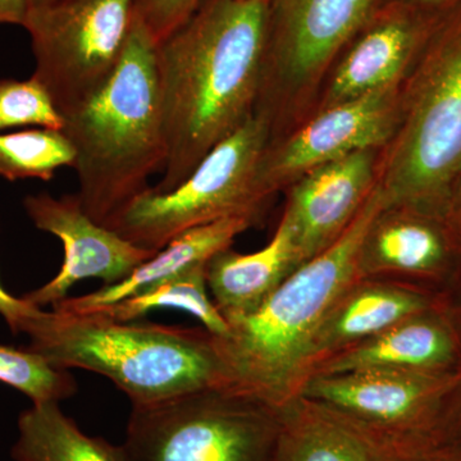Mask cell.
<instances>
[{
	"label": "cell",
	"mask_w": 461,
	"mask_h": 461,
	"mask_svg": "<svg viewBox=\"0 0 461 461\" xmlns=\"http://www.w3.org/2000/svg\"><path fill=\"white\" fill-rule=\"evenodd\" d=\"M23 206L36 229L56 236L65 249V260L56 277L23 296L38 308L62 302L77 282L87 278H99L104 285L126 280L158 253L91 220L76 195L54 198L50 194H36L26 196Z\"/></svg>",
	"instance_id": "cell-10"
},
{
	"label": "cell",
	"mask_w": 461,
	"mask_h": 461,
	"mask_svg": "<svg viewBox=\"0 0 461 461\" xmlns=\"http://www.w3.org/2000/svg\"><path fill=\"white\" fill-rule=\"evenodd\" d=\"M454 357L455 339L450 330L439 321L430 320L424 312L332 355L309 378L371 368L441 373Z\"/></svg>",
	"instance_id": "cell-19"
},
{
	"label": "cell",
	"mask_w": 461,
	"mask_h": 461,
	"mask_svg": "<svg viewBox=\"0 0 461 461\" xmlns=\"http://www.w3.org/2000/svg\"><path fill=\"white\" fill-rule=\"evenodd\" d=\"M427 311L426 296L405 285L359 278L339 297L318 330L309 355L304 382L332 355Z\"/></svg>",
	"instance_id": "cell-15"
},
{
	"label": "cell",
	"mask_w": 461,
	"mask_h": 461,
	"mask_svg": "<svg viewBox=\"0 0 461 461\" xmlns=\"http://www.w3.org/2000/svg\"><path fill=\"white\" fill-rule=\"evenodd\" d=\"M17 427L11 453L16 461H129L122 445L87 436L57 402L32 403Z\"/></svg>",
	"instance_id": "cell-21"
},
{
	"label": "cell",
	"mask_w": 461,
	"mask_h": 461,
	"mask_svg": "<svg viewBox=\"0 0 461 461\" xmlns=\"http://www.w3.org/2000/svg\"><path fill=\"white\" fill-rule=\"evenodd\" d=\"M136 0H58L30 9L33 77L60 114L83 104L113 74L135 21Z\"/></svg>",
	"instance_id": "cell-8"
},
{
	"label": "cell",
	"mask_w": 461,
	"mask_h": 461,
	"mask_svg": "<svg viewBox=\"0 0 461 461\" xmlns=\"http://www.w3.org/2000/svg\"><path fill=\"white\" fill-rule=\"evenodd\" d=\"M303 260L286 214L271 241L256 253L226 249L206 263V284L218 311L235 321L256 312Z\"/></svg>",
	"instance_id": "cell-17"
},
{
	"label": "cell",
	"mask_w": 461,
	"mask_h": 461,
	"mask_svg": "<svg viewBox=\"0 0 461 461\" xmlns=\"http://www.w3.org/2000/svg\"><path fill=\"white\" fill-rule=\"evenodd\" d=\"M203 2L204 0H136L135 11L158 44L186 23Z\"/></svg>",
	"instance_id": "cell-26"
},
{
	"label": "cell",
	"mask_w": 461,
	"mask_h": 461,
	"mask_svg": "<svg viewBox=\"0 0 461 461\" xmlns=\"http://www.w3.org/2000/svg\"><path fill=\"white\" fill-rule=\"evenodd\" d=\"M264 72L296 85L311 83L348 47L382 0H268Z\"/></svg>",
	"instance_id": "cell-11"
},
{
	"label": "cell",
	"mask_w": 461,
	"mask_h": 461,
	"mask_svg": "<svg viewBox=\"0 0 461 461\" xmlns=\"http://www.w3.org/2000/svg\"><path fill=\"white\" fill-rule=\"evenodd\" d=\"M63 123L50 94L33 76L27 80L0 78V132L23 126L62 131Z\"/></svg>",
	"instance_id": "cell-25"
},
{
	"label": "cell",
	"mask_w": 461,
	"mask_h": 461,
	"mask_svg": "<svg viewBox=\"0 0 461 461\" xmlns=\"http://www.w3.org/2000/svg\"><path fill=\"white\" fill-rule=\"evenodd\" d=\"M280 406L236 387L132 405L129 461H276Z\"/></svg>",
	"instance_id": "cell-6"
},
{
	"label": "cell",
	"mask_w": 461,
	"mask_h": 461,
	"mask_svg": "<svg viewBox=\"0 0 461 461\" xmlns=\"http://www.w3.org/2000/svg\"><path fill=\"white\" fill-rule=\"evenodd\" d=\"M0 384L25 393L32 403L57 402L77 393L74 375L57 368L29 348L0 344Z\"/></svg>",
	"instance_id": "cell-24"
},
{
	"label": "cell",
	"mask_w": 461,
	"mask_h": 461,
	"mask_svg": "<svg viewBox=\"0 0 461 461\" xmlns=\"http://www.w3.org/2000/svg\"><path fill=\"white\" fill-rule=\"evenodd\" d=\"M382 461H402V457L397 456V455H393V456L387 457V459Z\"/></svg>",
	"instance_id": "cell-31"
},
{
	"label": "cell",
	"mask_w": 461,
	"mask_h": 461,
	"mask_svg": "<svg viewBox=\"0 0 461 461\" xmlns=\"http://www.w3.org/2000/svg\"><path fill=\"white\" fill-rule=\"evenodd\" d=\"M60 369L104 375L132 405H150L205 388L230 386L217 336L202 329L118 321L36 306L17 333ZM232 387V386H230Z\"/></svg>",
	"instance_id": "cell-3"
},
{
	"label": "cell",
	"mask_w": 461,
	"mask_h": 461,
	"mask_svg": "<svg viewBox=\"0 0 461 461\" xmlns=\"http://www.w3.org/2000/svg\"><path fill=\"white\" fill-rule=\"evenodd\" d=\"M377 149L357 151L294 182L285 214L303 263L330 247L355 220L378 178Z\"/></svg>",
	"instance_id": "cell-13"
},
{
	"label": "cell",
	"mask_w": 461,
	"mask_h": 461,
	"mask_svg": "<svg viewBox=\"0 0 461 461\" xmlns=\"http://www.w3.org/2000/svg\"><path fill=\"white\" fill-rule=\"evenodd\" d=\"M447 379L442 373L359 369L312 375L297 393L393 441L395 429L420 414L442 393Z\"/></svg>",
	"instance_id": "cell-12"
},
{
	"label": "cell",
	"mask_w": 461,
	"mask_h": 461,
	"mask_svg": "<svg viewBox=\"0 0 461 461\" xmlns=\"http://www.w3.org/2000/svg\"><path fill=\"white\" fill-rule=\"evenodd\" d=\"M58 2V0H30L32 8L41 7V5H50V3Z\"/></svg>",
	"instance_id": "cell-30"
},
{
	"label": "cell",
	"mask_w": 461,
	"mask_h": 461,
	"mask_svg": "<svg viewBox=\"0 0 461 461\" xmlns=\"http://www.w3.org/2000/svg\"><path fill=\"white\" fill-rule=\"evenodd\" d=\"M384 209L375 184L350 226L330 247L306 260L247 317L218 338L230 386L281 406L305 379L315 336L327 315L359 280L364 236Z\"/></svg>",
	"instance_id": "cell-4"
},
{
	"label": "cell",
	"mask_w": 461,
	"mask_h": 461,
	"mask_svg": "<svg viewBox=\"0 0 461 461\" xmlns=\"http://www.w3.org/2000/svg\"><path fill=\"white\" fill-rule=\"evenodd\" d=\"M438 18L396 3L382 5L350 41L330 80L323 108L399 86Z\"/></svg>",
	"instance_id": "cell-14"
},
{
	"label": "cell",
	"mask_w": 461,
	"mask_h": 461,
	"mask_svg": "<svg viewBox=\"0 0 461 461\" xmlns=\"http://www.w3.org/2000/svg\"><path fill=\"white\" fill-rule=\"evenodd\" d=\"M62 117V132L75 150L76 198L105 226L149 189V177L167 160L157 41L138 14L107 83Z\"/></svg>",
	"instance_id": "cell-2"
},
{
	"label": "cell",
	"mask_w": 461,
	"mask_h": 461,
	"mask_svg": "<svg viewBox=\"0 0 461 461\" xmlns=\"http://www.w3.org/2000/svg\"><path fill=\"white\" fill-rule=\"evenodd\" d=\"M445 257L444 239L420 214L384 208L364 236L359 277L397 284L402 276L436 271Z\"/></svg>",
	"instance_id": "cell-20"
},
{
	"label": "cell",
	"mask_w": 461,
	"mask_h": 461,
	"mask_svg": "<svg viewBox=\"0 0 461 461\" xmlns=\"http://www.w3.org/2000/svg\"><path fill=\"white\" fill-rule=\"evenodd\" d=\"M400 120L378 172L384 208H447L461 186V2L436 21L418 53Z\"/></svg>",
	"instance_id": "cell-5"
},
{
	"label": "cell",
	"mask_w": 461,
	"mask_h": 461,
	"mask_svg": "<svg viewBox=\"0 0 461 461\" xmlns=\"http://www.w3.org/2000/svg\"><path fill=\"white\" fill-rule=\"evenodd\" d=\"M461 0H382V5L396 3L403 7L414 9L430 17H441L446 12L459 5Z\"/></svg>",
	"instance_id": "cell-28"
},
{
	"label": "cell",
	"mask_w": 461,
	"mask_h": 461,
	"mask_svg": "<svg viewBox=\"0 0 461 461\" xmlns=\"http://www.w3.org/2000/svg\"><path fill=\"white\" fill-rule=\"evenodd\" d=\"M75 150L65 133L36 129L0 133V177L50 181L57 169L74 167Z\"/></svg>",
	"instance_id": "cell-23"
},
{
	"label": "cell",
	"mask_w": 461,
	"mask_h": 461,
	"mask_svg": "<svg viewBox=\"0 0 461 461\" xmlns=\"http://www.w3.org/2000/svg\"><path fill=\"white\" fill-rule=\"evenodd\" d=\"M276 461H382L393 441L303 395L280 406Z\"/></svg>",
	"instance_id": "cell-16"
},
{
	"label": "cell",
	"mask_w": 461,
	"mask_h": 461,
	"mask_svg": "<svg viewBox=\"0 0 461 461\" xmlns=\"http://www.w3.org/2000/svg\"><path fill=\"white\" fill-rule=\"evenodd\" d=\"M30 9V0H0V25L25 26Z\"/></svg>",
	"instance_id": "cell-29"
},
{
	"label": "cell",
	"mask_w": 461,
	"mask_h": 461,
	"mask_svg": "<svg viewBox=\"0 0 461 461\" xmlns=\"http://www.w3.org/2000/svg\"><path fill=\"white\" fill-rule=\"evenodd\" d=\"M254 222L256 220L250 217H230L186 230L168 242L156 256L140 264L126 280L103 285L102 288L87 295L66 297L54 304L53 309L67 313H84L144 293L208 263L215 254L230 249L233 240Z\"/></svg>",
	"instance_id": "cell-18"
},
{
	"label": "cell",
	"mask_w": 461,
	"mask_h": 461,
	"mask_svg": "<svg viewBox=\"0 0 461 461\" xmlns=\"http://www.w3.org/2000/svg\"><path fill=\"white\" fill-rule=\"evenodd\" d=\"M36 306L26 299L12 296L0 285V315L7 321L9 329L17 333L21 321L25 320L27 315L32 313Z\"/></svg>",
	"instance_id": "cell-27"
},
{
	"label": "cell",
	"mask_w": 461,
	"mask_h": 461,
	"mask_svg": "<svg viewBox=\"0 0 461 461\" xmlns=\"http://www.w3.org/2000/svg\"><path fill=\"white\" fill-rule=\"evenodd\" d=\"M400 98L399 86H391L330 105L278 147L268 144L258 168L260 193L267 198L317 167L386 144L399 124Z\"/></svg>",
	"instance_id": "cell-9"
},
{
	"label": "cell",
	"mask_w": 461,
	"mask_h": 461,
	"mask_svg": "<svg viewBox=\"0 0 461 461\" xmlns=\"http://www.w3.org/2000/svg\"><path fill=\"white\" fill-rule=\"evenodd\" d=\"M271 123L269 115L254 112L176 189L162 194L149 187L105 226L138 247L159 251L195 227L230 217L257 220L267 199L257 177L268 148Z\"/></svg>",
	"instance_id": "cell-7"
},
{
	"label": "cell",
	"mask_w": 461,
	"mask_h": 461,
	"mask_svg": "<svg viewBox=\"0 0 461 461\" xmlns=\"http://www.w3.org/2000/svg\"><path fill=\"white\" fill-rule=\"evenodd\" d=\"M268 0H204L157 44L167 144L162 180L169 193L212 149L247 122L262 87Z\"/></svg>",
	"instance_id": "cell-1"
},
{
	"label": "cell",
	"mask_w": 461,
	"mask_h": 461,
	"mask_svg": "<svg viewBox=\"0 0 461 461\" xmlns=\"http://www.w3.org/2000/svg\"><path fill=\"white\" fill-rule=\"evenodd\" d=\"M157 309H180L202 321L209 332L224 338L229 335L230 324L218 311L206 284V264L182 273L178 277L149 288L144 293L126 297L120 302L84 312L102 315L118 321H138Z\"/></svg>",
	"instance_id": "cell-22"
}]
</instances>
